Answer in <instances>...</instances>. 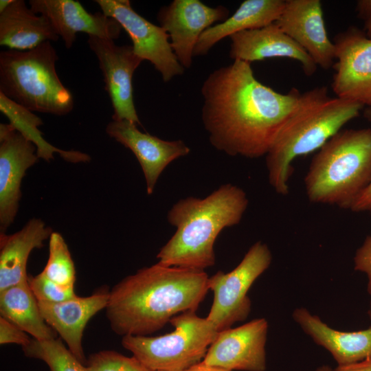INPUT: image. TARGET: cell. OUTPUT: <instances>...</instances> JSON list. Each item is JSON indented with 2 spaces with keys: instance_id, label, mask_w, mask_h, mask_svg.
Here are the masks:
<instances>
[{
  "instance_id": "cell-1",
  "label": "cell",
  "mask_w": 371,
  "mask_h": 371,
  "mask_svg": "<svg viewBox=\"0 0 371 371\" xmlns=\"http://www.w3.org/2000/svg\"><path fill=\"white\" fill-rule=\"evenodd\" d=\"M201 120L209 141L230 156H265L300 92L280 93L255 77L251 64L235 60L203 82Z\"/></svg>"
},
{
  "instance_id": "cell-2",
  "label": "cell",
  "mask_w": 371,
  "mask_h": 371,
  "mask_svg": "<svg viewBox=\"0 0 371 371\" xmlns=\"http://www.w3.org/2000/svg\"><path fill=\"white\" fill-rule=\"evenodd\" d=\"M203 270L156 263L129 275L109 293L106 315L120 336H148L183 312L196 311L209 291Z\"/></svg>"
},
{
  "instance_id": "cell-3",
  "label": "cell",
  "mask_w": 371,
  "mask_h": 371,
  "mask_svg": "<svg viewBox=\"0 0 371 371\" xmlns=\"http://www.w3.org/2000/svg\"><path fill=\"white\" fill-rule=\"evenodd\" d=\"M248 203L245 192L231 183L203 199L189 196L178 201L167 215L177 229L157 255L158 263L203 271L214 266L216 238L225 228L240 222Z\"/></svg>"
},
{
  "instance_id": "cell-4",
  "label": "cell",
  "mask_w": 371,
  "mask_h": 371,
  "mask_svg": "<svg viewBox=\"0 0 371 371\" xmlns=\"http://www.w3.org/2000/svg\"><path fill=\"white\" fill-rule=\"evenodd\" d=\"M363 106L356 102L330 96L326 86L300 93L265 155L269 182L273 190L287 195L293 160L319 149L357 117Z\"/></svg>"
},
{
  "instance_id": "cell-5",
  "label": "cell",
  "mask_w": 371,
  "mask_h": 371,
  "mask_svg": "<svg viewBox=\"0 0 371 371\" xmlns=\"http://www.w3.org/2000/svg\"><path fill=\"white\" fill-rule=\"evenodd\" d=\"M304 181L310 202L350 210L371 181V128L337 133L313 157Z\"/></svg>"
},
{
  "instance_id": "cell-6",
  "label": "cell",
  "mask_w": 371,
  "mask_h": 371,
  "mask_svg": "<svg viewBox=\"0 0 371 371\" xmlns=\"http://www.w3.org/2000/svg\"><path fill=\"white\" fill-rule=\"evenodd\" d=\"M58 59L51 41L30 50L1 52L0 92L33 112L69 113L74 98L58 76Z\"/></svg>"
},
{
  "instance_id": "cell-7",
  "label": "cell",
  "mask_w": 371,
  "mask_h": 371,
  "mask_svg": "<svg viewBox=\"0 0 371 371\" xmlns=\"http://www.w3.org/2000/svg\"><path fill=\"white\" fill-rule=\"evenodd\" d=\"M174 330L161 336L122 337V344L153 371H179L201 362L218 331L196 311L173 317Z\"/></svg>"
},
{
  "instance_id": "cell-8",
  "label": "cell",
  "mask_w": 371,
  "mask_h": 371,
  "mask_svg": "<svg viewBox=\"0 0 371 371\" xmlns=\"http://www.w3.org/2000/svg\"><path fill=\"white\" fill-rule=\"evenodd\" d=\"M271 251L258 241L230 272L217 271L209 277V290L214 293L212 304L206 318L219 332L248 317L251 302L247 292L256 280L270 266Z\"/></svg>"
},
{
  "instance_id": "cell-9",
  "label": "cell",
  "mask_w": 371,
  "mask_h": 371,
  "mask_svg": "<svg viewBox=\"0 0 371 371\" xmlns=\"http://www.w3.org/2000/svg\"><path fill=\"white\" fill-rule=\"evenodd\" d=\"M102 12L115 19L128 34L134 52L141 59L150 62L164 82L181 76L184 68L171 47L167 32L139 15L128 0H96Z\"/></svg>"
},
{
  "instance_id": "cell-10",
  "label": "cell",
  "mask_w": 371,
  "mask_h": 371,
  "mask_svg": "<svg viewBox=\"0 0 371 371\" xmlns=\"http://www.w3.org/2000/svg\"><path fill=\"white\" fill-rule=\"evenodd\" d=\"M87 43L98 60L113 110V120L141 124L133 101L132 78L143 60L132 45H117L113 40L92 36Z\"/></svg>"
},
{
  "instance_id": "cell-11",
  "label": "cell",
  "mask_w": 371,
  "mask_h": 371,
  "mask_svg": "<svg viewBox=\"0 0 371 371\" xmlns=\"http://www.w3.org/2000/svg\"><path fill=\"white\" fill-rule=\"evenodd\" d=\"M229 14V10L223 5L212 8L199 0H174L159 9L157 19L168 34L179 63L184 69H190L201 34L214 23L225 21Z\"/></svg>"
},
{
  "instance_id": "cell-12",
  "label": "cell",
  "mask_w": 371,
  "mask_h": 371,
  "mask_svg": "<svg viewBox=\"0 0 371 371\" xmlns=\"http://www.w3.org/2000/svg\"><path fill=\"white\" fill-rule=\"evenodd\" d=\"M333 43L337 61L332 89L336 97L371 106V38L350 27Z\"/></svg>"
},
{
  "instance_id": "cell-13",
  "label": "cell",
  "mask_w": 371,
  "mask_h": 371,
  "mask_svg": "<svg viewBox=\"0 0 371 371\" xmlns=\"http://www.w3.org/2000/svg\"><path fill=\"white\" fill-rule=\"evenodd\" d=\"M268 326L258 318L219 331L202 362L227 371H265Z\"/></svg>"
},
{
  "instance_id": "cell-14",
  "label": "cell",
  "mask_w": 371,
  "mask_h": 371,
  "mask_svg": "<svg viewBox=\"0 0 371 371\" xmlns=\"http://www.w3.org/2000/svg\"><path fill=\"white\" fill-rule=\"evenodd\" d=\"M36 148L10 123L0 124V232L13 223L28 168L38 161Z\"/></svg>"
},
{
  "instance_id": "cell-15",
  "label": "cell",
  "mask_w": 371,
  "mask_h": 371,
  "mask_svg": "<svg viewBox=\"0 0 371 371\" xmlns=\"http://www.w3.org/2000/svg\"><path fill=\"white\" fill-rule=\"evenodd\" d=\"M275 23L308 53L317 66L324 69L333 66L335 47L328 36L319 0H286Z\"/></svg>"
},
{
  "instance_id": "cell-16",
  "label": "cell",
  "mask_w": 371,
  "mask_h": 371,
  "mask_svg": "<svg viewBox=\"0 0 371 371\" xmlns=\"http://www.w3.org/2000/svg\"><path fill=\"white\" fill-rule=\"evenodd\" d=\"M137 126L126 120H112L106 132L135 155L144 175L147 194L150 195L164 169L175 159L188 155L190 149L182 140H164L140 131Z\"/></svg>"
},
{
  "instance_id": "cell-17",
  "label": "cell",
  "mask_w": 371,
  "mask_h": 371,
  "mask_svg": "<svg viewBox=\"0 0 371 371\" xmlns=\"http://www.w3.org/2000/svg\"><path fill=\"white\" fill-rule=\"evenodd\" d=\"M29 5L35 13L48 18L67 49L72 47L78 32L111 40L121 33L122 27L115 19L102 12L91 14L78 1L30 0Z\"/></svg>"
},
{
  "instance_id": "cell-18",
  "label": "cell",
  "mask_w": 371,
  "mask_h": 371,
  "mask_svg": "<svg viewBox=\"0 0 371 371\" xmlns=\"http://www.w3.org/2000/svg\"><path fill=\"white\" fill-rule=\"evenodd\" d=\"M109 293L102 287L86 297L76 295L57 303L38 302L44 320L83 364L87 362L82 344L84 330L89 321L106 308Z\"/></svg>"
},
{
  "instance_id": "cell-19",
  "label": "cell",
  "mask_w": 371,
  "mask_h": 371,
  "mask_svg": "<svg viewBox=\"0 0 371 371\" xmlns=\"http://www.w3.org/2000/svg\"><path fill=\"white\" fill-rule=\"evenodd\" d=\"M229 57L251 64L272 58H286L299 62L304 74L311 76L317 65L308 53L286 35L275 22L265 27L247 30L230 37Z\"/></svg>"
},
{
  "instance_id": "cell-20",
  "label": "cell",
  "mask_w": 371,
  "mask_h": 371,
  "mask_svg": "<svg viewBox=\"0 0 371 371\" xmlns=\"http://www.w3.org/2000/svg\"><path fill=\"white\" fill-rule=\"evenodd\" d=\"M293 317L317 344L330 352L338 366L371 357V327L355 332L339 331L304 308H296Z\"/></svg>"
},
{
  "instance_id": "cell-21",
  "label": "cell",
  "mask_w": 371,
  "mask_h": 371,
  "mask_svg": "<svg viewBox=\"0 0 371 371\" xmlns=\"http://www.w3.org/2000/svg\"><path fill=\"white\" fill-rule=\"evenodd\" d=\"M52 232L41 219L34 218L12 234H0V291L28 280L30 253L43 247Z\"/></svg>"
},
{
  "instance_id": "cell-22",
  "label": "cell",
  "mask_w": 371,
  "mask_h": 371,
  "mask_svg": "<svg viewBox=\"0 0 371 371\" xmlns=\"http://www.w3.org/2000/svg\"><path fill=\"white\" fill-rule=\"evenodd\" d=\"M58 38L48 18L38 15L23 0H14L0 13V45L10 50H30Z\"/></svg>"
},
{
  "instance_id": "cell-23",
  "label": "cell",
  "mask_w": 371,
  "mask_h": 371,
  "mask_svg": "<svg viewBox=\"0 0 371 371\" xmlns=\"http://www.w3.org/2000/svg\"><path fill=\"white\" fill-rule=\"evenodd\" d=\"M285 4L284 0H245L225 21L213 25L200 36L194 56L206 55L221 40L247 30L265 27L276 22Z\"/></svg>"
},
{
  "instance_id": "cell-24",
  "label": "cell",
  "mask_w": 371,
  "mask_h": 371,
  "mask_svg": "<svg viewBox=\"0 0 371 371\" xmlns=\"http://www.w3.org/2000/svg\"><path fill=\"white\" fill-rule=\"evenodd\" d=\"M0 314L34 339L45 340L56 337V333L41 315L28 280L0 291Z\"/></svg>"
},
{
  "instance_id": "cell-25",
  "label": "cell",
  "mask_w": 371,
  "mask_h": 371,
  "mask_svg": "<svg viewBox=\"0 0 371 371\" xmlns=\"http://www.w3.org/2000/svg\"><path fill=\"white\" fill-rule=\"evenodd\" d=\"M0 111L19 133L34 144L39 159L49 161L54 159V154H59L64 160L70 163H85L90 161L91 157L87 153L62 150L49 144L43 138L38 129V126L43 124L41 117L1 92Z\"/></svg>"
},
{
  "instance_id": "cell-26",
  "label": "cell",
  "mask_w": 371,
  "mask_h": 371,
  "mask_svg": "<svg viewBox=\"0 0 371 371\" xmlns=\"http://www.w3.org/2000/svg\"><path fill=\"white\" fill-rule=\"evenodd\" d=\"M22 350L25 357L44 361L50 371H86L85 365L63 344L60 338L32 339Z\"/></svg>"
},
{
  "instance_id": "cell-27",
  "label": "cell",
  "mask_w": 371,
  "mask_h": 371,
  "mask_svg": "<svg viewBox=\"0 0 371 371\" xmlns=\"http://www.w3.org/2000/svg\"><path fill=\"white\" fill-rule=\"evenodd\" d=\"M43 274L58 285L74 289L76 269L68 246L62 235L53 232L49 239V257Z\"/></svg>"
},
{
  "instance_id": "cell-28",
  "label": "cell",
  "mask_w": 371,
  "mask_h": 371,
  "mask_svg": "<svg viewBox=\"0 0 371 371\" xmlns=\"http://www.w3.org/2000/svg\"><path fill=\"white\" fill-rule=\"evenodd\" d=\"M30 287L38 302L57 303L76 295L74 289L63 288L45 277L42 272L28 277Z\"/></svg>"
},
{
  "instance_id": "cell-29",
  "label": "cell",
  "mask_w": 371,
  "mask_h": 371,
  "mask_svg": "<svg viewBox=\"0 0 371 371\" xmlns=\"http://www.w3.org/2000/svg\"><path fill=\"white\" fill-rule=\"evenodd\" d=\"M131 357L115 350H102L89 356L86 371H126Z\"/></svg>"
},
{
  "instance_id": "cell-30",
  "label": "cell",
  "mask_w": 371,
  "mask_h": 371,
  "mask_svg": "<svg viewBox=\"0 0 371 371\" xmlns=\"http://www.w3.org/2000/svg\"><path fill=\"white\" fill-rule=\"evenodd\" d=\"M32 339L28 334L19 328L17 326L0 317V344H16L21 347L30 343Z\"/></svg>"
},
{
  "instance_id": "cell-31",
  "label": "cell",
  "mask_w": 371,
  "mask_h": 371,
  "mask_svg": "<svg viewBox=\"0 0 371 371\" xmlns=\"http://www.w3.org/2000/svg\"><path fill=\"white\" fill-rule=\"evenodd\" d=\"M354 261L355 269L367 274L368 291L371 295V235L367 236L361 247L357 249Z\"/></svg>"
},
{
  "instance_id": "cell-32",
  "label": "cell",
  "mask_w": 371,
  "mask_h": 371,
  "mask_svg": "<svg viewBox=\"0 0 371 371\" xmlns=\"http://www.w3.org/2000/svg\"><path fill=\"white\" fill-rule=\"evenodd\" d=\"M350 210L355 212L371 210V181L353 203Z\"/></svg>"
},
{
  "instance_id": "cell-33",
  "label": "cell",
  "mask_w": 371,
  "mask_h": 371,
  "mask_svg": "<svg viewBox=\"0 0 371 371\" xmlns=\"http://www.w3.org/2000/svg\"><path fill=\"white\" fill-rule=\"evenodd\" d=\"M333 371H371V357L354 363L338 366Z\"/></svg>"
},
{
  "instance_id": "cell-34",
  "label": "cell",
  "mask_w": 371,
  "mask_h": 371,
  "mask_svg": "<svg viewBox=\"0 0 371 371\" xmlns=\"http://www.w3.org/2000/svg\"><path fill=\"white\" fill-rule=\"evenodd\" d=\"M358 16L365 21L371 17V0H360L357 3Z\"/></svg>"
},
{
  "instance_id": "cell-35",
  "label": "cell",
  "mask_w": 371,
  "mask_h": 371,
  "mask_svg": "<svg viewBox=\"0 0 371 371\" xmlns=\"http://www.w3.org/2000/svg\"><path fill=\"white\" fill-rule=\"evenodd\" d=\"M179 371H227L221 368L207 366L202 361L187 369Z\"/></svg>"
},
{
  "instance_id": "cell-36",
  "label": "cell",
  "mask_w": 371,
  "mask_h": 371,
  "mask_svg": "<svg viewBox=\"0 0 371 371\" xmlns=\"http://www.w3.org/2000/svg\"><path fill=\"white\" fill-rule=\"evenodd\" d=\"M126 371H153L141 363L133 356L131 357V360Z\"/></svg>"
},
{
  "instance_id": "cell-37",
  "label": "cell",
  "mask_w": 371,
  "mask_h": 371,
  "mask_svg": "<svg viewBox=\"0 0 371 371\" xmlns=\"http://www.w3.org/2000/svg\"><path fill=\"white\" fill-rule=\"evenodd\" d=\"M14 0H1L0 1V13L5 10L13 2Z\"/></svg>"
},
{
  "instance_id": "cell-38",
  "label": "cell",
  "mask_w": 371,
  "mask_h": 371,
  "mask_svg": "<svg viewBox=\"0 0 371 371\" xmlns=\"http://www.w3.org/2000/svg\"><path fill=\"white\" fill-rule=\"evenodd\" d=\"M366 36L371 38V17L365 21Z\"/></svg>"
},
{
  "instance_id": "cell-39",
  "label": "cell",
  "mask_w": 371,
  "mask_h": 371,
  "mask_svg": "<svg viewBox=\"0 0 371 371\" xmlns=\"http://www.w3.org/2000/svg\"><path fill=\"white\" fill-rule=\"evenodd\" d=\"M315 371H333V370L329 366H323L317 368Z\"/></svg>"
},
{
  "instance_id": "cell-40",
  "label": "cell",
  "mask_w": 371,
  "mask_h": 371,
  "mask_svg": "<svg viewBox=\"0 0 371 371\" xmlns=\"http://www.w3.org/2000/svg\"><path fill=\"white\" fill-rule=\"evenodd\" d=\"M368 315L370 317V319H371V302H370V309H369V311H368Z\"/></svg>"
},
{
  "instance_id": "cell-41",
  "label": "cell",
  "mask_w": 371,
  "mask_h": 371,
  "mask_svg": "<svg viewBox=\"0 0 371 371\" xmlns=\"http://www.w3.org/2000/svg\"><path fill=\"white\" fill-rule=\"evenodd\" d=\"M370 114V117H371V113Z\"/></svg>"
},
{
  "instance_id": "cell-42",
  "label": "cell",
  "mask_w": 371,
  "mask_h": 371,
  "mask_svg": "<svg viewBox=\"0 0 371 371\" xmlns=\"http://www.w3.org/2000/svg\"><path fill=\"white\" fill-rule=\"evenodd\" d=\"M370 212H371V210H370Z\"/></svg>"
}]
</instances>
